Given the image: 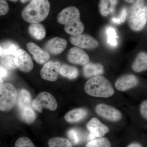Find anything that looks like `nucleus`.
Returning <instances> with one entry per match:
<instances>
[{
	"label": "nucleus",
	"mask_w": 147,
	"mask_h": 147,
	"mask_svg": "<svg viewBox=\"0 0 147 147\" xmlns=\"http://www.w3.org/2000/svg\"><path fill=\"white\" fill-rule=\"evenodd\" d=\"M1 45L2 48L1 56L4 55H13L15 56L19 50L18 45L16 43L11 41H5Z\"/></svg>",
	"instance_id": "23"
},
{
	"label": "nucleus",
	"mask_w": 147,
	"mask_h": 147,
	"mask_svg": "<svg viewBox=\"0 0 147 147\" xmlns=\"http://www.w3.org/2000/svg\"><path fill=\"white\" fill-rule=\"evenodd\" d=\"M103 71V67L99 63H88L84 66L83 69V73L86 77L99 76L102 74Z\"/></svg>",
	"instance_id": "18"
},
{
	"label": "nucleus",
	"mask_w": 147,
	"mask_h": 147,
	"mask_svg": "<svg viewBox=\"0 0 147 147\" xmlns=\"http://www.w3.org/2000/svg\"><path fill=\"white\" fill-rule=\"evenodd\" d=\"M2 55V48L1 46V45L0 44V57H1Z\"/></svg>",
	"instance_id": "39"
},
{
	"label": "nucleus",
	"mask_w": 147,
	"mask_h": 147,
	"mask_svg": "<svg viewBox=\"0 0 147 147\" xmlns=\"http://www.w3.org/2000/svg\"><path fill=\"white\" fill-rule=\"evenodd\" d=\"M84 89L88 94L94 97H110L115 93L110 82L105 77L100 75L89 79L85 84Z\"/></svg>",
	"instance_id": "3"
},
{
	"label": "nucleus",
	"mask_w": 147,
	"mask_h": 147,
	"mask_svg": "<svg viewBox=\"0 0 147 147\" xmlns=\"http://www.w3.org/2000/svg\"><path fill=\"white\" fill-rule=\"evenodd\" d=\"M88 111L84 108H79L70 110L65 114V119L69 123H74L82 120L86 117Z\"/></svg>",
	"instance_id": "16"
},
{
	"label": "nucleus",
	"mask_w": 147,
	"mask_h": 147,
	"mask_svg": "<svg viewBox=\"0 0 147 147\" xmlns=\"http://www.w3.org/2000/svg\"><path fill=\"white\" fill-rule=\"evenodd\" d=\"M9 1L12 2L16 3L18 1V0H9Z\"/></svg>",
	"instance_id": "40"
},
{
	"label": "nucleus",
	"mask_w": 147,
	"mask_h": 147,
	"mask_svg": "<svg viewBox=\"0 0 147 147\" xmlns=\"http://www.w3.org/2000/svg\"><path fill=\"white\" fill-rule=\"evenodd\" d=\"M32 108L38 113H41L43 108L51 111H55L58 107L57 102L51 94L42 92L37 96L32 102Z\"/></svg>",
	"instance_id": "6"
},
{
	"label": "nucleus",
	"mask_w": 147,
	"mask_h": 147,
	"mask_svg": "<svg viewBox=\"0 0 147 147\" xmlns=\"http://www.w3.org/2000/svg\"><path fill=\"white\" fill-rule=\"evenodd\" d=\"M67 44V42L65 39L56 37L46 42L44 45V48L48 53L53 55H57L65 50Z\"/></svg>",
	"instance_id": "12"
},
{
	"label": "nucleus",
	"mask_w": 147,
	"mask_h": 147,
	"mask_svg": "<svg viewBox=\"0 0 147 147\" xmlns=\"http://www.w3.org/2000/svg\"><path fill=\"white\" fill-rule=\"evenodd\" d=\"M16 68L24 72H29L33 68V63L28 53L23 49H19L14 56Z\"/></svg>",
	"instance_id": "8"
},
{
	"label": "nucleus",
	"mask_w": 147,
	"mask_h": 147,
	"mask_svg": "<svg viewBox=\"0 0 147 147\" xmlns=\"http://www.w3.org/2000/svg\"><path fill=\"white\" fill-rule=\"evenodd\" d=\"M139 83V80L136 76L127 74L121 76L116 81V88L121 91H124L136 86Z\"/></svg>",
	"instance_id": "15"
},
{
	"label": "nucleus",
	"mask_w": 147,
	"mask_h": 147,
	"mask_svg": "<svg viewBox=\"0 0 147 147\" xmlns=\"http://www.w3.org/2000/svg\"><path fill=\"white\" fill-rule=\"evenodd\" d=\"M27 48L29 53L32 55L35 61L39 64L45 63L50 59L49 53L35 43L28 42L27 45Z\"/></svg>",
	"instance_id": "13"
},
{
	"label": "nucleus",
	"mask_w": 147,
	"mask_h": 147,
	"mask_svg": "<svg viewBox=\"0 0 147 147\" xmlns=\"http://www.w3.org/2000/svg\"><path fill=\"white\" fill-rule=\"evenodd\" d=\"M86 147H111V144L107 138L101 137L90 141L87 143Z\"/></svg>",
	"instance_id": "25"
},
{
	"label": "nucleus",
	"mask_w": 147,
	"mask_h": 147,
	"mask_svg": "<svg viewBox=\"0 0 147 147\" xmlns=\"http://www.w3.org/2000/svg\"><path fill=\"white\" fill-rule=\"evenodd\" d=\"M127 16L126 10L123 9L120 14V16L118 18H113L112 21L113 23L116 24H121L123 23L126 19Z\"/></svg>",
	"instance_id": "32"
},
{
	"label": "nucleus",
	"mask_w": 147,
	"mask_h": 147,
	"mask_svg": "<svg viewBox=\"0 0 147 147\" xmlns=\"http://www.w3.org/2000/svg\"><path fill=\"white\" fill-rule=\"evenodd\" d=\"M59 73L62 76L69 79H75L79 75V71L76 67L67 64L61 65Z\"/></svg>",
	"instance_id": "21"
},
{
	"label": "nucleus",
	"mask_w": 147,
	"mask_h": 147,
	"mask_svg": "<svg viewBox=\"0 0 147 147\" xmlns=\"http://www.w3.org/2000/svg\"><path fill=\"white\" fill-rule=\"evenodd\" d=\"M67 60L70 63L85 65L88 63L90 58L88 55L82 49L78 47H73L69 51Z\"/></svg>",
	"instance_id": "11"
},
{
	"label": "nucleus",
	"mask_w": 147,
	"mask_h": 147,
	"mask_svg": "<svg viewBox=\"0 0 147 147\" xmlns=\"http://www.w3.org/2000/svg\"><path fill=\"white\" fill-rule=\"evenodd\" d=\"M29 34L37 40L43 39L46 35L45 27L41 24H31L28 28Z\"/></svg>",
	"instance_id": "19"
},
{
	"label": "nucleus",
	"mask_w": 147,
	"mask_h": 147,
	"mask_svg": "<svg viewBox=\"0 0 147 147\" xmlns=\"http://www.w3.org/2000/svg\"><path fill=\"white\" fill-rule=\"evenodd\" d=\"M8 75V71L7 69L4 67H0V79H2Z\"/></svg>",
	"instance_id": "34"
},
{
	"label": "nucleus",
	"mask_w": 147,
	"mask_h": 147,
	"mask_svg": "<svg viewBox=\"0 0 147 147\" xmlns=\"http://www.w3.org/2000/svg\"><path fill=\"white\" fill-rule=\"evenodd\" d=\"M61 66V63L58 61H48L40 70L41 78L46 81L55 82L59 77Z\"/></svg>",
	"instance_id": "7"
},
{
	"label": "nucleus",
	"mask_w": 147,
	"mask_h": 147,
	"mask_svg": "<svg viewBox=\"0 0 147 147\" xmlns=\"http://www.w3.org/2000/svg\"><path fill=\"white\" fill-rule=\"evenodd\" d=\"M17 104L18 110L30 107L32 102V97L30 94L26 89L20 90L17 94Z\"/></svg>",
	"instance_id": "17"
},
{
	"label": "nucleus",
	"mask_w": 147,
	"mask_h": 147,
	"mask_svg": "<svg viewBox=\"0 0 147 147\" xmlns=\"http://www.w3.org/2000/svg\"><path fill=\"white\" fill-rule=\"evenodd\" d=\"M9 7L6 0H0V16H4L8 13Z\"/></svg>",
	"instance_id": "31"
},
{
	"label": "nucleus",
	"mask_w": 147,
	"mask_h": 147,
	"mask_svg": "<svg viewBox=\"0 0 147 147\" xmlns=\"http://www.w3.org/2000/svg\"><path fill=\"white\" fill-rule=\"evenodd\" d=\"M127 147H143L142 146V145L140 144H138V143H132V144H130V145H129Z\"/></svg>",
	"instance_id": "35"
},
{
	"label": "nucleus",
	"mask_w": 147,
	"mask_h": 147,
	"mask_svg": "<svg viewBox=\"0 0 147 147\" xmlns=\"http://www.w3.org/2000/svg\"><path fill=\"white\" fill-rule=\"evenodd\" d=\"M132 68L134 71L139 72L145 71L147 69V55L144 52H141L137 55L132 64Z\"/></svg>",
	"instance_id": "20"
},
{
	"label": "nucleus",
	"mask_w": 147,
	"mask_h": 147,
	"mask_svg": "<svg viewBox=\"0 0 147 147\" xmlns=\"http://www.w3.org/2000/svg\"><path fill=\"white\" fill-rule=\"evenodd\" d=\"M106 34L108 38V43L111 46L115 47L117 44V33L115 29L112 27H108L106 30Z\"/></svg>",
	"instance_id": "27"
},
{
	"label": "nucleus",
	"mask_w": 147,
	"mask_h": 147,
	"mask_svg": "<svg viewBox=\"0 0 147 147\" xmlns=\"http://www.w3.org/2000/svg\"><path fill=\"white\" fill-rule=\"evenodd\" d=\"M108 0H101L100 5V13L102 16H105L110 13V11L108 8Z\"/></svg>",
	"instance_id": "30"
},
{
	"label": "nucleus",
	"mask_w": 147,
	"mask_h": 147,
	"mask_svg": "<svg viewBox=\"0 0 147 147\" xmlns=\"http://www.w3.org/2000/svg\"><path fill=\"white\" fill-rule=\"evenodd\" d=\"M124 1L127 3H132L134 2L135 0H124Z\"/></svg>",
	"instance_id": "36"
},
{
	"label": "nucleus",
	"mask_w": 147,
	"mask_h": 147,
	"mask_svg": "<svg viewBox=\"0 0 147 147\" xmlns=\"http://www.w3.org/2000/svg\"><path fill=\"white\" fill-rule=\"evenodd\" d=\"M140 113L146 119H147V100H144L140 105Z\"/></svg>",
	"instance_id": "33"
},
{
	"label": "nucleus",
	"mask_w": 147,
	"mask_h": 147,
	"mask_svg": "<svg viewBox=\"0 0 147 147\" xmlns=\"http://www.w3.org/2000/svg\"><path fill=\"white\" fill-rule=\"evenodd\" d=\"M14 56L13 55H4L1 57V62L6 67L10 69L16 68L14 63Z\"/></svg>",
	"instance_id": "28"
},
{
	"label": "nucleus",
	"mask_w": 147,
	"mask_h": 147,
	"mask_svg": "<svg viewBox=\"0 0 147 147\" xmlns=\"http://www.w3.org/2000/svg\"><path fill=\"white\" fill-rule=\"evenodd\" d=\"M3 84V79H0V88L1 86Z\"/></svg>",
	"instance_id": "38"
},
{
	"label": "nucleus",
	"mask_w": 147,
	"mask_h": 147,
	"mask_svg": "<svg viewBox=\"0 0 147 147\" xmlns=\"http://www.w3.org/2000/svg\"><path fill=\"white\" fill-rule=\"evenodd\" d=\"M87 129L96 138H101L109 131L108 127L102 123L98 119L92 118L86 124Z\"/></svg>",
	"instance_id": "14"
},
{
	"label": "nucleus",
	"mask_w": 147,
	"mask_h": 147,
	"mask_svg": "<svg viewBox=\"0 0 147 147\" xmlns=\"http://www.w3.org/2000/svg\"><path fill=\"white\" fill-rule=\"evenodd\" d=\"M67 135L72 143L75 145L80 144L83 139L82 133L77 129H71L68 131Z\"/></svg>",
	"instance_id": "26"
},
{
	"label": "nucleus",
	"mask_w": 147,
	"mask_h": 147,
	"mask_svg": "<svg viewBox=\"0 0 147 147\" xmlns=\"http://www.w3.org/2000/svg\"><path fill=\"white\" fill-rule=\"evenodd\" d=\"M58 23L65 25V30L71 35L81 34L84 30V26L80 20V11L74 6L64 9L57 17Z\"/></svg>",
	"instance_id": "1"
},
{
	"label": "nucleus",
	"mask_w": 147,
	"mask_h": 147,
	"mask_svg": "<svg viewBox=\"0 0 147 147\" xmlns=\"http://www.w3.org/2000/svg\"><path fill=\"white\" fill-rule=\"evenodd\" d=\"M49 147H72V144L68 139L61 137H55L49 139Z\"/></svg>",
	"instance_id": "24"
},
{
	"label": "nucleus",
	"mask_w": 147,
	"mask_h": 147,
	"mask_svg": "<svg viewBox=\"0 0 147 147\" xmlns=\"http://www.w3.org/2000/svg\"><path fill=\"white\" fill-rule=\"evenodd\" d=\"M17 96V90L12 84H3L0 88V111L6 112L11 110L16 104Z\"/></svg>",
	"instance_id": "5"
},
{
	"label": "nucleus",
	"mask_w": 147,
	"mask_h": 147,
	"mask_svg": "<svg viewBox=\"0 0 147 147\" xmlns=\"http://www.w3.org/2000/svg\"><path fill=\"white\" fill-rule=\"evenodd\" d=\"M14 147H36L30 139L26 137H21L15 142Z\"/></svg>",
	"instance_id": "29"
},
{
	"label": "nucleus",
	"mask_w": 147,
	"mask_h": 147,
	"mask_svg": "<svg viewBox=\"0 0 147 147\" xmlns=\"http://www.w3.org/2000/svg\"><path fill=\"white\" fill-rule=\"evenodd\" d=\"M19 112L21 119L26 123H32L36 119V114L31 107L24 108Z\"/></svg>",
	"instance_id": "22"
},
{
	"label": "nucleus",
	"mask_w": 147,
	"mask_h": 147,
	"mask_svg": "<svg viewBox=\"0 0 147 147\" xmlns=\"http://www.w3.org/2000/svg\"><path fill=\"white\" fill-rule=\"evenodd\" d=\"M129 15L128 23L133 31L141 30L146 26L147 21L146 0H135Z\"/></svg>",
	"instance_id": "4"
},
{
	"label": "nucleus",
	"mask_w": 147,
	"mask_h": 147,
	"mask_svg": "<svg viewBox=\"0 0 147 147\" xmlns=\"http://www.w3.org/2000/svg\"><path fill=\"white\" fill-rule=\"evenodd\" d=\"M95 111L98 115L112 122L118 121L122 117L119 110L106 104H98L96 107Z\"/></svg>",
	"instance_id": "10"
},
{
	"label": "nucleus",
	"mask_w": 147,
	"mask_h": 147,
	"mask_svg": "<svg viewBox=\"0 0 147 147\" xmlns=\"http://www.w3.org/2000/svg\"><path fill=\"white\" fill-rule=\"evenodd\" d=\"M69 40L71 44L83 49H93L96 48L99 43L95 38L86 34L71 35Z\"/></svg>",
	"instance_id": "9"
},
{
	"label": "nucleus",
	"mask_w": 147,
	"mask_h": 147,
	"mask_svg": "<svg viewBox=\"0 0 147 147\" xmlns=\"http://www.w3.org/2000/svg\"><path fill=\"white\" fill-rule=\"evenodd\" d=\"M32 1V0H20V1L23 3H25L28 2L29 1Z\"/></svg>",
	"instance_id": "37"
},
{
	"label": "nucleus",
	"mask_w": 147,
	"mask_h": 147,
	"mask_svg": "<svg viewBox=\"0 0 147 147\" xmlns=\"http://www.w3.org/2000/svg\"><path fill=\"white\" fill-rule=\"evenodd\" d=\"M50 10L48 0H32L23 9L21 16L30 24H37L47 18Z\"/></svg>",
	"instance_id": "2"
}]
</instances>
